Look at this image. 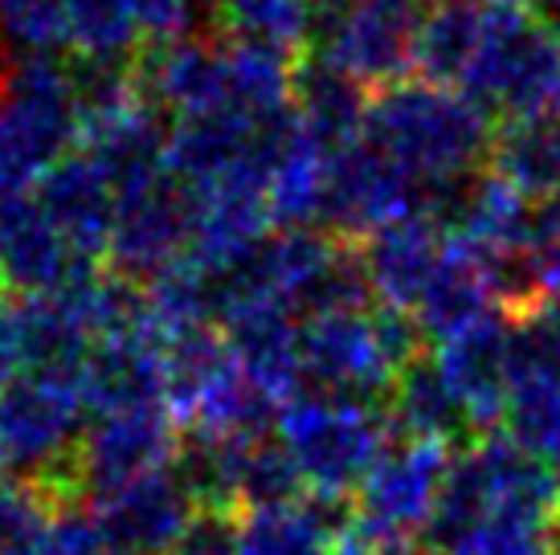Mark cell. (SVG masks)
<instances>
[{"label": "cell", "mask_w": 560, "mask_h": 555, "mask_svg": "<svg viewBox=\"0 0 560 555\" xmlns=\"http://www.w3.org/2000/svg\"><path fill=\"white\" fill-rule=\"evenodd\" d=\"M560 479L508 433H482L454 453L442 498L421 531L430 555H552Z\"/></svg>", "instance_id": "cell-1"}, {"label": "cell", "mask_w": 560, "mask_h": 555, "mask_svg": "<svg viewBox=\"0 0 560 555\" xmlns=\"http://www.w3.org/2000/svg\"><path fill=\"white\" fill-rule=\"evenodd\" d=\"M360 139L434 197L475 180V168L491 160L495 127L467 94L434 82H401L369 98Z\"/></svg>", "instance_id": "cell-2"}, {"label": "cell", "mask_w": 560, "mask_h": 555, "mask_svg": "<svg viewBox=\"0 0 560 555\" xmlns=\"http://www.w3.org/2000/svg\"><path fill=\"white\" fill-rule=\"evenodd\" d=\"M79 74L62 58H16L0 82V201L37 192L79 147Z\"/></svg>", "instance_id": "cell-3"}, {"label": "cell", "mask_w": 560, "mask_h": 555, "mask_svg": "<svg viewBox=\"0 0 560 555\" xmlns=\"http://www.w3.org/2000/svg\"><path fill=\"white\" fill-rule=\"evenodd\" d=\"M303 380L343 401L389 397L397 376L421 359V331L401 310H331L299 327Z\"/></svg>", "instance_id": "cell-4"}, {"label": "cell", "mask_w": 560, "mask_h": 555, "mask_svg": "<svg viewBox=\"0 0 560 555\" xmlns=\"http://www.w3.org/2000/svg\"><path fill=\"white\" fill-rule=\"evenodd\" d=\"M164 364H168V413L192 437L246 441L275 433L282 409L249 380V371L237 364L234 347L218 327L172 335Z\"/></svg>", "instance_id": "cell-5"}, {"label": "cell", "mask_w": 560, "mask_h": 555, "mask_svg": "<svg viewBox=\"0 0 560 555\" xmlns=\"http://www.w3.org/2000/svg\"><path fill=\"white\" fill-rule=\"evenodd\" d=\"M275 437L291 453L307 491L319 498H352L389 449L393 421L381 404L303 392L282 404Z\"/></svg>", "instance_id": "cell-6"}, {"label": "cell", "mask_w": 560, "mask_h": 555, "mask_svg": "<svg viewBox=\"0 0 560 555\" xmlns=\"http://www.w3.org/2000/svg\"><path fill=\"white\" fill-rule=\"evenodd\" d=\"M86 433L79 371H30L0 392V458L21 482L58 503L74 494V458Z\"/></svg>", "instance_id": "cell-7"}, {"label": "cell", "mask_w": 560, "mask_h": 555, "mask_svg": "<svg viewBox=\"0 0 560 555\" xmlns=\"http://www.w3.org/2000/svg\"><path fill=\"white\" fill-rule=\"evenodd\" d=\"M421 0H348L327 13L319 58L360 86H401L418 70Z\"/></svg>", "instance_id": "cell-8"}, {"label": "cell", "mask_w": 560, "mask_h": 555, "mask_svg": "<svg viewBox=\"0 0 560 555\" xmlns=\"http://www.w3.org/2000/svg\"><path fill=\"white\" fill-rule=\"evenodd\" d=\"M430 192L405 176L393 160L376 152L373 143H348L340 152H331L327 168V201H324V225L327 237H373L389 229L405 216L425 213Z\"/></svg>", "instance_id": "cell-9"}, {"label": "cell", "mask_w": 560, "mask_h": 555, "mask_svg": "<svg viewBox=\"0 0 560 555\" xmlns=\"http://www.w3.org/2000/svg\"><path fill=\"white\" fill-rule=\"evenodd\" d=\"M180 425L168 404L156 409H131L115 416H91L82 433L79 458H74V494L86 503L119 491L127 482L160 474L180 453Z\"/></svg>", "instance_id": "cell-10"}, {"label": "cell", "mask_w": 560, "mask_h": 555, "mask_svg": "<svg viewBox=\"0 0 560 555\" xmlns=\"http://www.w3.org/2000/svg\"><path fill=\"white\" fill-rule=\"evenodd\" d=\"M451 446L438 441H389V449L376 458L364 486L357 491L360 523L389 531V535H421L438 510L446 474H451Z\"/></svg>", "instance_id": "cell-11"}, {"label": "cell", "mask_w": 560, "mask_h": 555, "mask_svg": "<svg viewBox=\"0 0 560 555\" xmlns=\"http://www.w3.org/2000/svg\"><path fill=\"white\" fill-rule=\"evenodd\" d=\"M192 233H197L192 197L164 172L119 197L107 258L115 262L119 278L152 282L192 249Z\"/></svg>", "instance_id": "cell-12"}, {"label": "cell", "mask_w": 560, "mask_h": 555, "mask_svg": "<svg viewBox=\"0 0 560 555\" xmlns=\"http://www.w3.org/2000/svg\"><path fill=\"white\" fill-rule=\"evenodd\" d=\"M434 359L482 437L495 421H503L508 397L520 380V319L499 310L495 319L479 323L475 331L442 343Z\"/></svg>", "instance_id": "cell-13"}, {"label": "cell", "mask_w": 560, "mask_h": 555, "mask_svg": "<svg viewBox=\"0 0 560 555\" xmlns=\"http://www.w3.org/2000/svg\"><path fill=\"white\" fill-rule=\"evenodd\" d=\"M98 274V265L82 262L62 229L49 221L37 192L0 201V286L4 294H58L82 278Z\"/></svg>", "instance_id": "cell-14"}, {"label": "cell", "mask_w": 560, "mask_h": 555, "mask_svg": "<svg viewBox=\"0 0 560 555\" xmlns=\"http://www.w3.org/2000/svg\"><path fill=\"white\" fill-rule=\"evenodd\" d=\"M86 510L94 515L110 555H168L201 507L168 465L160 474L94 498Z\"/></svg>", "instance_id": "cell-15"}, {"label": "cell", "mask_w": 560, "mask_h": 555, "mask_svg": "<svg viewBox=\"0 0 560 555\" xmlns=\"http://www.w3.org/2000/svg\"><path fill=\"white\" fill-rule=\"evenodd\" d=\"M446 241H451L446 225L430 213L405 216L389 229L373 233L360 249V265L381 307L413 315L421 294L430 291V282L446 262Z\"/></svg>", "instance_id": "cell-16"}, {"label": "cell", "mask_w": 560, "mask_h": 555, "mask_svg": "<svg viewBox=\"0 0 560 555\" xmlns=\"http://www.w3.org/2000/svg\"><path fill=\"white\" fill-rule=\"evenodd\" d=\"M442 225L454 241H463L475 258L491 265L499 282V270H508L532 246L536 204L524 192H515L508 180H499L495 172H487L458 188Z\"/></svg>", "instance_id": "cell-17"}, {"label": "cell", "mask_w": 560, "mask_h": 555, "mask_svg": "<svg viewBox=\"0 0 560 555\" xmlns=\"http://www.w3.org/2000/svg\"><path fill=\"white\" fill-rule=\"evenodd\" d=\"M37 201L49 213V221L62 229V237L74 246L82 262L98 265L110 253V233H115V213H119V192L103 168L86 160L82 152H70L49 172Z\"/></svg>", "instance_id": "cell-18"}, {"label": "cell", "mask_w": 560, "mask_h": 555, "mask_svg": "<svg viewBox=\"0 0 560 555\" xmlns=\"http://www.w3.org/2000/svg\"><path fill=\"white\" fill-rule=\"evenodd\" d=\"M503 310V298H499V282L495 270L475 258L463 241H446V262L438 270V278L430 282V291L421 294V303L413 307V323H418L421 340L442 343L458 340L475 331L479 323L495 319Z\"/></svg>", "instance_id": "cell-19"}, {"label": "cell", "mask_w": 560, "mask_h": 555, "mask_svg": "<svg viewBox=\"0 0 560 555\" xmlns=\"http://www.w3.org/2000/svg\"><path fill=\"white\" fill-rule=\"evenodd\" d=\"M352 515V498L319 494H303L287 507L249 510L237 523V555H331Z\"/></svg>", "instance_id": "cell-20"}, {"label": "cell", "mask_w": 560, "mask_h": 555, "mask_svg": "<svg viewBox=\"0 0 560 555\" xmlns=\"http://www.w3.org/2000/svg\"><path fill=\"white\" fill-rule=\"evenodd\" d=\"M491 29V0H434L421 16L418 74L434 86L458 91L479 62Z\"/></svg>", "instance_id": "cell-21"}, {"label": "cell", "mask_w": 560, "mask_h": 555, "mask_svg": "<svg viewBox=\"0 0 560 555\" xmlns=\"http://www.w3.org/2000/svg\"><path fill=\"white\" fill-rule=\"evenodd\" d=\"M364 115H369V98L364 86L336 70L324 58L299 66L295 78V123L303 135L324 143L327 152H340L348 143H357L364 131Z\"/></svg>", "instance_id": "cell-22"}, {"label": "cell", "mask_w": 560, "mask_h": 555, "mask_svg": "<svg viewBox=\"0 0 560 555\" xmlns=\"http://www.w3.org/2000/svg\"><path fill=\"white\" fill-rule=\"evenodd\" d=\"M389 413L393 429L413 441H438V446H451L458 437L475 433L467 409L458 404L454 388L446 385V376L438 368V359H413L409 368L397 376V385L389 392ZM479 437V433H475Z\"/></svg>", "instance_id": "cell-23"}, {"label": "cell", "mask_w": 560, "mask_h": 555, "mask_svg": "<svg viewBox=\"0 0 560 555\" xmlns=\"http://www.w3.org/2000/svg\"><path fill=\"white\" fill-rule=\"evenodd\" d=\"M327 168H331V152L312 135H303L299 123L291 127V135L270 168V188H266L270 221L279 229H319L324 225Z\"/></svg>", "instance_id": "cell-24"}, {"label": "cell", "mask_w": 560, "mask_h": 555, "mask_svg": "<svg viewBox=\"0 0 560 555\" xmlns=\"http://www.w3.org/2000/svg\"><path fill=\"white\" fill-rule=\"evenodd\" d=\"M221 462H225L230 510L242 507L249 515V510L287 507L303 498V479L275 433L246 437V441H221Z\"/></svg>", "instance_id": "cell-25"}, {"label": "cell", "mask_w": 560, "mask_h": 555, "mask_svg": "<svg viewBox=\"0 0 560 555\" xmlns=\"http://www.w3.org/2000/svg\"><path fill=\"white\" fill-rule=\"evenodd\" d=\"M491 172L528 201H545L560 188V123L557 119H508L491 143Z\"/></svg>", "instance_id": "cell-26"}, {"label": "cell", "mask_w": 560, "mask_h": 555, "mask_svg": "<svg viewBox=\"0 0 560 555\" xmlns=\"http://www.w3.org/2000/svg\"><path fill=\"white\" fill-rule=\"evenodd\" d=\"M503 425L515 446L560 479V364L520 371L503 409Z\"/></svg>", "instance_id": "cell-27"}, {"label": "cell", "mask_w": 560, "mask_h": 555, "mask_svg": "<svg viewBox=\"0 0 560 555\" xmlns=\"http://www.w3.org/2000/svg\"><path fill=\"white\" fill-rule=\"evenodd\" d=\"M230 42L262 46L275 54H295L312 42L315 4L312 0H209Z\"/></svg>", "instance_id": "cell-28"}, {"label": "cell", "mask_w": 560, "mask_h": 555, "mask_svg": "<svg viewBox=\"0 0 560 555\" xmlns=\"http://www.w3.org/2000/svg\"><path fill=\"white\" fill-rule=\"evenodd\" d=\"M70 54L91 66H127L143 42L127 0H62Z\"/></svg>", "instance_id": "cell-29"}, {"label": "cell", "mask_w": 560, "mask_h": 555, "mask_svg": "<svg viewBox=\"0 0 560 555\" xmlns=\"http://www.w3.org/2000/svg\"><path fill=\"white\" fill-rule=\"evenodd\" d=\"M0 42L16 58H58L70 54L62 0H0Z\"/></svg>", "instance_id": "cell-30"}, {"label": "cell", "mask_w": 560, "mask_h": 555, "mask_svg": "<svg viewBox=\"0 0 560 555\" xmlns=\"http://www.w3.org/2000/svg\"><path fill=\"white\" fill-rule=\"evenodd\" d=\"M58 507L62 503L42 486H33V482H0V555L25 552L46 531Z\"/></svg>", "instance_id": "cell-31"}, {"label": "cell", "mask_w": 560, "mask_h": 555, "mask_svg": "<svg viewBox=\"0 0 560 555\" xmlns=\"http://www.w3.org/2000/svg\"><path fill=\"white\" fill-rule=\"evenodd\" d=\"M21 555H110V547L98 523H94V515L86 510V503L82 507L79 503H62L46 523V531Z\"/></svg>", "instance_id": "cell-32"}, {"label": "cell", "mask_w": 560, "mask_h": 555, "mask_svg": "<svg viewBox=\"0 0 560 555\" xmlns=\"http://www.w3.org/2000/svg\"><path fill=\"white\" fill-rule=\"evenodd\" d=\"M127 4L136 13L143 42H152V49L192 37L201 9H209V0H127Z\"/></svg>", "instance_id": "cell-33"}, {"label": "cell", "mask_w": 560, "mask_h": 555, "mask_svg": "<svg viewBox=\"0 0 560 555\" xmlns=\"http://www.w3.org/2000/svg\"><path fill=\"white\" fill-rule=\"evenodd\" d=\"M168 555H237V523L230 510H197Z\"/></svg>", "instance_id": "cell-34"}, {"label": "cell", "mask_w": 560, "mask_h": 555, "mask_svg": "<svg viewBox=\"0 0 560 555\" xmlns=\"http://www.w3.org/2000/svg\"><path fill=\"white\" fill-rule=\"evenodd\" d=\"M30 376V352L21 331V307L13 294H0V392Z\"/></svg>", "instance_id": "cell-35"}, {"label": "cell", "mask_w": 560, "mask_h": 555, "mask_svg": "<svg viewBox=\"0 0 560 555\" xmlns=\"http://www.w3.org/2000/svg\"><path fill=\"white\" fill-rule=\"evenodd\" d=\"M520 319H528L532 331L540 335V340L552 347V355H560V294H552V298H545L536 310H528V315H520Z\"/></svg>", "instance_id": "cell-36"}, {"label": "cell", "mask_w": 560, "mask_h": 555, "mask_svg": "<svg viewBox=\"0 0 560 555\" xmlns=\"http://www.w3.org/2000/svg\"><path fill=\"white\" fill-rule=\"evenodd\" d=\"M528 4L536 9V16H545V21L560 16V0H528Z\"/></svg>", "instance_id": "cell-37"}, {"label": "cell", "mask_w": 560, "mask_h": 555, "mask_svg": "<svg viewBox=\"0 0 560 555\" xmlns=\"http://www.w3.org/2000/svg\"><path fill=\"white\" fill-rule=\"evenodd\" d=\"M315 9H327V13H331V9H340V4H348V0H312Z\"/></svg>", "instance_id": "cell-38"}, {"label": "cell", "mask_w": 560, "mask_h": 555, "mask_svg": "<svg viewBox=\"0 0 560 555\" xmlns=\"http://www.w3.org/2000/svg\"><path fill=\"white\" fill-rule=\"evenodd\" d=\"M548 119H557L560 123V91H557V98H552V107H548Z\"/></svg>", "instance_id": "cell-39"}, {"label": "cell", "mask_w": 560, "mask_h": 555, "mask_svg": "<svg viewBox=\"0 0 560 555\" xmlns=\"http://www.w3.org/2000/svg\"><path fill=\"white\" fill-rule=\"evenodd\" d=\"M0 470H4V458H0Z\"/></svg>", "instance_id": "cell-40"}, {"label": "cell", "mask_w": 560, "mask_h": 555, "mask_svg": "<svg viewBox=\"0 0 560 555\" xmlns=\"http://www.w3.org/2000/svg\"><path fill=\"white\" fill-rule=\"evenodd\" d=\"M0 82H4V74H0Z\"/></svg>", "instance_id": "cell-41"}, {"label": "cell", "mask_w": 560, "mask_h": 555, "mask_svg": "<svg viewBox=\"0 0 560 555\" xmlns=\"http://www.w3.org/2000/svg\"><path fill=\"white\" fill-rule=\"evenodd\" d=\"M331 555H340V552H331Z\"/></svg>", "instance_id": "cell-42"}]
</instances>
